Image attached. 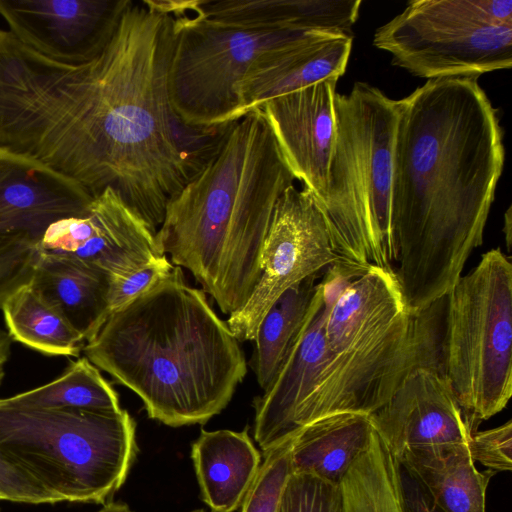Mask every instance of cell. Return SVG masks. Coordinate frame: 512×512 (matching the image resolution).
Listing matches in <instances>:
<instances>
[{
    "label": "cell",
    "instance_id": "cell-3",
    "mask_svg": "<svg viewBox=\"0 0 512 512\" xmlns=\"http://www.w3.org/2000/svg\"><path fill=\"white\" fill-rule=\"evenodd\" d=\"M181 267L111 314L84 356L170 427L205 424L222 412L247 372L239 341Z\"/></svg>",
    "mask_w": 512,
    "mask_h": 512
},
{
    "label": "cell",
    "instance_id": "cell-24",
    "mask_svg": "<svg viewBox=\"0 0 512 512\" xmlns=\"http://www.w3.org/2000/svg\"><path fill=\"white\" fill-rule=\"evenodd\" d=\"M317 285V274L288 288L261 319L254 339L251 367L262 390L278 374L305 321Z\"/></svg>",
    "mask_w": 512,
    "mask_h": 512
},
{
    "label": "cell",
    "instance_id": "cell-4",
    "mask_svg": "<svg viewBox=\"0 0 512 512\" xmlns=\"http://www.w3.org/2000/svg\"><path fill=\"white\" fill-rule=\"evenodd\" d=\"M294 181L262 111L252 110L225 126L208 161L168 202L157 243L230 315L259 280L274 208Z\"/></svg>",
    "mask_w": 512,
    "mask_h": 512
},
{
    "label": "cell",
    "instance_id": "cell-11",
    "mask_svg": "<svg viewBox=\"0 0 512 512\" xmlns=\"http://www.w3.org/2000/svg\"><path fill=\"white\" fill-rule=\"evenodd\" d=\"M339 261L314 195L289 186L278 199L261 252V274L227 325L238 341H254L264 314L288 288Z\"/></svg>",
    "mask_w": 512,
    "mask_h": 512
},
{
    "label": "cell",
    "instance_id": "cell-33",
    "mask_svg": "<svg viewBox=\"0 0 512 512\" xmlns=\"http://www.w3.org/2000/svg\"><path fill=\"white\" fill-rule=\"evenodd\" d=\"M399 478L404 512H443L426 487L400 462Z\"/></svg>",
    "mask_w": 512,
    "mask_h": 512
},
{
    "label": "cell",
    "instance_id": "cell-15",
    "mask_svg": "<svg viewBox=\"0 0 512 512\" xmlns=\"http://www.w3.org/2000/svg\"><path fill=\"white\" fill-rule=\"evenodd\" d=\"M338 79H326L272 98L259 108L295 179L324 202L335 135Z\"/></svg>",
    "mask_w": 512,
    "mask_h": 512
},
{
    "label": "cell",
    "instance_id": "cell-9",
    "mask_svg": "<svg viewBox=\"0 0 512 512\" xmlns=\"http://www.w3.org/2000/svg\"><path fill=\"white\" fill-rule=\"evenodd\" d=\"M373 45L414 76L479 77L512 65L511 0H413Z\"/></svg>",
    "mask_w": 512,
    "mask_h": 512
},
{
    "label": "cell",
    "instance_id": "cell-28",
    "mask_svg": "<svg viewBox=\"0 0 512 512\" xmlns=\"http://www.w3.org/2000/svg\"><path fill=\"white\" fill-rule=\"evenodd\" d=\"M292 439L264 454V461L240 506L241 512H277L285 482L291 473Z\"/></svg>",
    "mask_w": 512,
    "mask_h": 512
},
{
    "label": "cell",
    "instance_id": "cell-31",
    "mask_svg": "<svg viewBox=\"0 0 512 512\" xmlns=\"http://www.w3.org/2000/svg\"><path fill=\"white\" fill-rule=\"evenodd\" d=\"M468 449L474 462L497 473L512 469V421L473 432L468 440Z\"/></svg>",
    "mask_w": 512,
    "mask_h": 512
},
{
    "label": "cell",
    "instance_id": "cell-21",
    "mask_svg": "<svg viewBox=\"0 0 512 512\" xmlns=\"http://www.w3.org/2000/svg\"><path fill=\"white\" fill-rule=\"evenodd\" d=\"M372 432L373 426L366 414L340 413L319 419L293 437L291 472L340 484L368 447Z\"/></svg>",
    "mask_w": 512,
    "mask_h": 512
},
{
    "label": "cell",
    "instance_id": "cell-13",
    "mask_svg": "<svg viewBox=\"0 0 512 512\" xmlns=\"http://www.w3.org/2000/svg\"><path fill=\"white\" fill-rule=\"evenodd\" d=\"M128 0H0V16L23 45L58 63L96 58Z\"/></svg>",
    "mask_w": 512,
    "mask_h": 512
},
{
    "label": "cell",
    "instance_id": "cell-17",
    "mask_svg": "<svg viewBox=\"0 0 512 512\" xmlns=\"http://www.w3.org/2000/svg\"><path fill=\"white\" fill-rule=\"evenodd\" d=\"M93 197L47 167L0 150V238L39 240L54 222L85 213Z\"/></svg>",
    "mask_w": 512,
    "mask_h": 512
},
{
    "label": "cell",
    "instance_id": "cell-38",
    "mask_svg": "<svg viewBox=\"0 0 512 512\" xmlns=\"http://www.w3.org/2000/svg\"><path fill=\"white\" fill-rule=\"evenodd\" d=\"M0 500H1V497H0Z\"/></svg>",
    "mask_w": 512,
    "mask_h": 512
},
{
    "label": "cell",
    "instance_id": "cell-27",
    "mask_svg": "<svg viewBox=\"0 0 512 512\" xmlns=\"http://www.w3.org/2000/svg\"><path fill=\"white\" fill-rule=\"evenodd\" d=\"M277 512H344L341 485L313 475L291 472Z\"/></svg>",
    "mask_w": 512,
    "mask_h": 512
},
{
    "label": "cell",
    "instance_id": "cell-22",
    "mask_svg": "<svg viewBox=\"0 0 512 512\" xmlns=\"http://www.w3.org/2000/svg\"><path fill=\"white\" fill-rule=\"evenodd\" d=\"M467 443L411 452L398 459L443 512H485L486 490L495 473L476 468Z\"/></svg>",
    "mask_w": 512,
    "mask_h": 512
},
{
    "label": "cell",
    "instance_id": "cell-10",
    "mask_svg": "<svg viewBox=\"0 0 512 512\" xmlns=\"http://www.w3.org/2000/svg\"><path fill=\"white\" fill-rule=\"evenodd\" d=\"M174 15L170 100L182 122L194 128H219L237 120L238 86L255 60L307 33L208 18L195 0H174Z\"/></svg>",
    "mask_w": 512,
    "mask_h": 512
},
{
    "label": "cell",
    "instance_id": "cell-35",
    "mask_svg": "<svg viewBox=\"0 0 512 512\" xmlns=\"http://www.w3.org/2000/svg\"><path fill=\"white\" fill-rule=\"evenodd\" d=\"M503 233H504V239H505V244H506L507 250L510 251L511 240H512V215H511V207H509L507 209V211L505 212V214H504Z\"/></svg>",
    "mask_w": 512,
    "mask_h": 512
},
{
    "label": "cell",
    "instance_id": "cell-8",
    "mask_svg": "<svg viewBox=\"0 0 512 512\" xmlns=\"http://www.w3.org/2000/svg\"><path fill=\"white\" fill-rule=\"evenodd\" d=\"M442 372L470 428L512 395V264L500 248L482 255L445 297Z\"/></svg>",
    "mask_w": 512,
    "mask_h": 512
},
{
    "label": "cell",
    "instance_id": "cell-30",
    "mask_svg": "<svg viewBox=\"0 0 512 512\" xmlns=\"http://www.w3.org/2000/svg\"><path fill=\"white\" fill-rule=\"evenodd\" d=\"M174 265L163 255L124 275H110L106 319L167 277Z\"/></svg>",
    "mask_w": 512,
    "mask_h": 512
},
{
    "label": "cell",
    "instance_id": "cell-1",
    "mask_svg": "<svg viewBox=\"0 0 512 512\" xmlns=\"http://www.w3.org/2000/svg\"><path fill=\"white\" fill-rule=\"evenodd\" d=\"M174 41V0H128L96 58L66 65L38 57L17 96L32 159L93 196L111 188L155 233L226 126L190 127L173 110Z\"/></svg>",
    "mask_w": 512,
    "mask_h": 512
},
{
    "label": "cell",
    "instance_id": "cell-36",
    "mask_svg": "<svg viewBox=\"0 0 512 512\" xmlns=\"http://www.w3.org/2000/svg\"><path fill=\"white\" fill-rule=\"evenodd\" d=\"M98 512H132L123 502H108Z\"/></svg>",
    "mask_w": 512,
    "mask_h": 512
},
{
    "label": "cell",
    "instance_id": "cell-12",
    "mask_svg": "<svg viewBox=\"0 0 512 512\" xmlns=\"http://www.w3.org/2000/svg\"><path fill=\"white\" fill-rule=\"evenodd\" d=\"M41 253L71 257L124 275L164 255L156 233L111 188L95 195L86 212L51 224Z\"/></svg>",
    "mask_w": 512,
    "mask_h": 512
},
{
    "label": "cell",
    "instance_id": "cell-5",
    "mask_svg": "<svg viewBox=\"0 0 512 512\" xmlns=\"http://www.w3.org/2000/svg\"><path fill=\"white\" fill-rule=\"evenodd\" d=\"M446 300L413 313L395 273L371 266L325 292V353L306 424L340 414L371 415L410 373L442 371Z\"/></svg>",
    "mask_w": 512,
    "mask_h": 512
},
{
    "label": "cell",
    "instance_id": "cell-25",
    "mask_svg": "<svg viewBox=\"0 0 512 512\" xmlns=\"http://www.w3.org/2000/svg\"><path fill=\"white\" fill-rule=\"evenodd\" d=\"M13 407L44 409H81L118 412V393L105 380L100 370L85 356L70 362L56 379L34 389L0 398Z\"/></svg>",
    "mask_w": 512,
    "mask_h": 512
},
{
    "label": "cell",
    "instance_id": "cell-32",
    "mask_svg": "<svg viewBox=\"0 0 512 512\" xmlns=\"http://www.w3.org/2000/svg\"><path fill=\"white\" fill-rule=\"evenodd\" d=\"M1 500L25 504H56L59 500L24 471L0 456Z\"/></svg>",
    "mask_w": 512,
    "mask_h": 512
},
{
    "label": "cell",
    "instance_id": "cell-29",
    "mask_svg": "<svg viewBox=\"0 0 512 512\" xmlns=\"http://www.w3.org/2000/svg\"><path fill=\"white\" fill-rule=\"evenodd\" d=\"M38 241L26 234L0 238V309L13 292L31 282L40 255Z\"/></svg>",
    "mask_w": 512,
    "mask_h": 512
},
{
    "label": "cell",
    "instance_id": "cell-6",
    "mask_svg": "<svg viewBox=\"0 0 512 512\" xmlns=\"http://www.w3.org/2000/svg\"><path fill=\"white\" fill-rule=\"evenodd\" d=\"M336 135L318 205L339 261L394 270L391 195L398 100L355 82L335 95Z\"/></svg>",
    "mask_w": 512,
    "mask_h": 512
},
{
    "label": "cell",
    "instance_id": "cell-26",
    "mask_svg": "<svg viewBox=\"0 0 512 512\" xmlns=\"http://www.w3.org/2000/svg\"><path fill=\"white\" fill-rule=\"evenodd\" d=\"M340 485L344 512H404L399 464L388 453L365 451Z\"/></svg>",
    "mask_w": 512,
    "mask_h": 512
},
{
    "label": "cell",
    "instance_id": "cell-14",
    "mask_svg": "<svg viewBox=\"0 0 512 512\" xmlns=\"http://www.w3.org/2000/svg\"><path fill=\"white\" fill-rule=\"evenodd\" d=\"M369 417L397 460L467 443L473 433L443 372L429 367L410 373Z\"/></svg>",
    "mask_w": 512,
    "mask_h": 512
},
{
    "label": "cell",
    "instance_id": "cell-16",
    "mask_svg": "<svg viewBox=\"0 0 512 512\" xmlns=\"http://www.w3.org/2000/svg\"><path fill=\"white\" fill-rule=\"evenodd\" d=\"M352 36L311 31L260 55L238 86V117L261 108L268 100L336 78L346 70Z\"/></svg>",
    "mask_w": 512,
    "mask_h": 512
},
{
    "label": "cell",
    "instance_id": "cell-18",
    "mask_svg": "<svg viewBox=\"0 0 512 512\" xmlns=\"http://www.w3.org/2000/svg\"><path fill=\"white\" fill-rule=\"evenodd\" d=\"M191 458L202 500L213 512L237 510L262 463L248 428L202 429L191 446Z\"/></svg>",
    "mask_w": 512,
    "mask_h": 512
},
{
    "label": "cell",
    "instance_id": "cell-19",
    "mask_svg": "<svg viewBox=\"0 0 512 512\" xmlns=\"http://www.w3.org/2000/svg\"><path fill=\"white\" fill-rule=\"evenodd\" d=\"M361 0H195L204 16L278 30L351 35Z\"/></svg>",
    "mask_w": 512,
    "mask_h": 512
},
{
    "label": "cell",
    "instance_id": "cell-7",
    "mask_svg": "<svg viewBox=\"0 0 512 512\" xmlns=\"http://www.w3.org/2000/svg\"><path fill=\"white\" fill-rule=\"evenodd\" d=\"M137 452L136 422L125 409L21 408L0 402V456L59 502H110Z\"/></svg>",
    "mask_w": 512,
    "mask_h": 512
},
{
    "label": "cell",
    "instance_id": "cell-2",
    "mask_svg": "<svg viewBox=\"0 0 512 512\" xmlns=\"http://www.w3.org/2000/svg\"><path fill=\"white\" fill-rule=\"evenodd\" d=\"M477 79H429L398 100L391 220L413 313L444 298L482 245L503 171L498 113Z\"/></svg>",
    "mask_w": 512,
    "mask_h": 512
},
{
    "label": "cell",
    "instance_id": "cell-20",
    "mask_svg": "<svg viewBox=\"0 0 512 512\" xmlns=\"http://www.w3.org/2000/svg\"><path fill=\"white\" fill-rule=\"evenodd\" d=\"M109 279L95 265L40 252L31 284L88 342L106 321Z\"/></svg>",
    "mask_w": 512,
    "mask_h": 512
},
{
    "label": "cell",
    "instance_id": "cell-34",
    "mask_svg": "<svg viewBox=\"0 0 512 512\" xmlns=\"http://www.w3.org/2000/svg\"><path fill=\"white\" fill-rule=\"evenodd\" d=\"M12 339L7 331L0 329V386L5 377L6 365L11 355Z\"/></svg>",
    "mask_w": 512,
    "mask_h": 512
},
{
    "label": "cell",
    "instance_id": "cell-23",
    "mask_svg": "<svg viewBox=\"0 0 512 512\" xmlns=\"http://www.w3.org/2000/svg\"><path fill=\"white\" fill-rule=\"evenodd\" d=\"M7 333L35 351L50 356H78L85 345L82 335L31 282L3 303Z\"/></svg>",
    "mask_w": 512,
    "mask_h": 512
},
{
    "label": "cell",
    "instance_id": "cell-37",
    "mask_svg": "<svg viewBox=\"0 0 512 512\" xmlns=\"http://www.w3.org/2000/svg\"><path fill=\"white\" fill-rule=\"evenodd\" d=\"M191 512H207V511H206V510H204V509H195V510H193V511H191Z\"/></svg>",
    "mask_w": 512,
    "mask_h": 512
}]
</instances>
